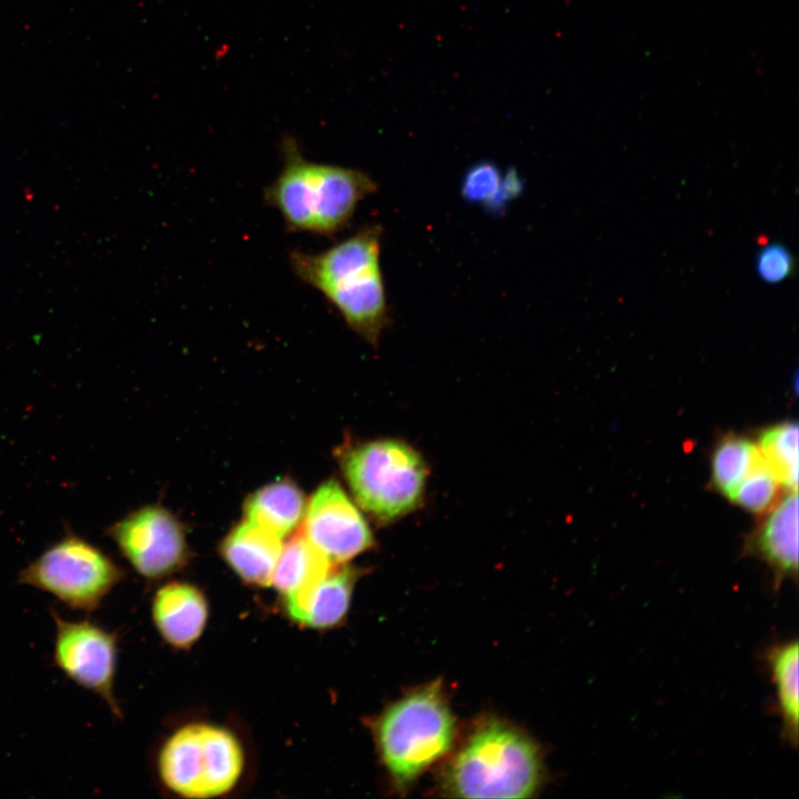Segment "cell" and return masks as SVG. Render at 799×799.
I'll return each instance as SVG.
<instances>
[{"mask_svg": "<svg viewBox=\"0 0 799 799\" xmlns=\"http://www.w3.org/2000/svg\"><path fill=\"white\" fill-rule=\"evenodd\" d=\"M381 242V226L368 225L323 252L290 253L293 273L322 293L348 327L375 346L390 323Z\"/></svg>", "mask_w": 799, "mask_h": 799, "instance_id": "6da1fadb", "label": "cell"}, {"mask_svg": "<svg viewBox=\"0 0 799 799\" xmlns=\"http://www.w3.org/2000/svg\"><path fill=\"white\" fill-rule=\"evenodd\" d=\"M281 151L282 170L264 188L263 198L290 232L334 235L350 224L358 203L377 190L361 170L309 161L294 138L285 136Z\"/></svg>", "mask_w": 799, "mask_h": 799, "instance_id": "7a4b0ae2", "label": "cell"}, {"mask_svg": "<svg viewBox=\"0 0 799 799\" xmlns=\"http://www.w3.org/2000/svg\"><path fill=\"white\" fill-rule=\"evenodd\" d=\"M542 781L537 747L502 722L477 729L453 760L446 785L463 798H528Z\"/></svg>", "mask_w": 799, "mask_h": 799, "instance_id": "3957f363", "label": "cell"}, {"mask_svg": "<svg viewBox=\"0 0 799 799\" xmlns=\"http://www.w3.org/2000/svg\"><path fill=\"white\" fill-rule=\"evenodd\" d=\"M455 731L441 684L435 682L391 705L375 729L383 762L398 786H407L447 754Z\"/></svg>", "mask_w": 799, "mask_h": 799, "instance_id": "277c9868", "label": "cell"}, {"mask_svg": "<svg viewBox=\"0 0 799 799\" xmlns=\"http://www.w3.org/2000/svg\"><path fill=\"white\" fill-rule=\"evenodd\" d=\"M340 464L356 503L375 520L391 523L422 503L427 467L418 452L398 439H376L343 452Z\"/></svg>", "mask_w": 799, "mask_h": 799, "instance_id": "5b68a950", "label": "cell"}, {"mask_svg": "<svg viewBox=\"0 0 799 799\" xmlns=\"http://www.w3.org/2000/svg\"><path fill=\"white\" fill-rule=\"evenodd\" d=\"M243 766L237 738L209 724H191L176 730L162 746L158 759L162 782L186 798L229 792L237 783Z\"/></svg>", "mask_w": 799, "mask_h": 799, "instance_id": "8992f818", "label": "cell"}, {"mask_svg": "<svg viewBox=\"0 0 799 799\" xmlns=\"http://www.w3.org/2000/svg\"><path fill=\"white\" fill-rule=\"evenodd\" d=\"M123 572L100 547L68 533L30 562L18 583L54 596L69 608L93 611Z\"/></svg>", "mask_w": 799, "mask_h": 799, "instance_id": "52a82bcc", "label": "cell"}, {"mask_svg": "<svg viewBox=\"0 0 799 799\" xmlns=\"http://www.w3.org/2000/svg\"><path fill=\"white\" fill-rule=\"evenodd\" d=\"M122 556L143 577L158 579L182 567L189 557L179 519L159 505L140 507L107 529Z\"/></svg>", "mask_w": 799, "mask_h": 799, "instance_id": "ba28073f", "label": "cell"}, {"mask_svg": "<svg viewBox=\"0 0 799 799\" xmlns=\"http://www.w3.org/2000/svg\"><path fill=\"white\" fill-rule=\"evenodd\" d=\"M55 624L54 665L70 680L101 697L112 714L121 717L113 685L117 668V636L90 619L68 620L52 610Z\"/></svg>", "mask_w": 799, "mask_h": 799, "instance_id": "9c48e42d", "label": "cell"}, {"mask_svg": "<svg viewBox=\"0 0 799 799\" xmlns=\"http://www.w3.org/2000/svg\"><path fill=\"white\" fill-rule=\"evenodd\" d=\"M302 533L333 565L372 548V530L338 482L321 484L306 503Z\"/></svg>", "mask_w": 799, "mask_h": 799, "instance_id": "30bf717a", "label": "cell"}, {"mask_svg": "<svg viewBox=\"0 0 799 799\" xmlns=\"http://www.w3.org/2000/svg\"><path fill=\"white\" fill-rule=\"evenodd\" d=\"M357 570L334 565L320 580L284 595L287 615L296 623L325 629L342 621L348 610Z\"/></svg>", "mask_w": 799, "mask_h": 799, "instance_id": "8fae6325", "label": "cell"}, {"mask_svg": "<svg viewBox=\"0 0 799 799\" xmlns=\"http://www.w3.org/2000/svg\"><path fill=\"white\" fill-rule=\"evenodd\" d=\"M152 618L160 635L173 647L188 648L203 633L208 603L203 593L186 583H170L152 600Z\"/></svg>", "mask_w": 799, "mask_h": 799, "instance_id": "7c38bea8", "label": "cell"}, {"mask_svg": "<svg viewBox=\"0 0 799 799\" xmlns=\"http://www.w3.org/2000/svg\"><path fill=\"white\" fill-rule=\"evenodd\" d=\"M282 538L243 520L223 538L220 552L224 562L246 584L267 587L282 550Z\"/></svg>", "mask_w": 799, "mask_h": 799, "instance_id": "4fadbf2b", "label": "cell"}, {"mask_svg": "<svg viewBox=\"0 0 799 799\" xmlns=\"http://www.w3.org/2000/svg\"><path fill=\"white\" fill-rule=\"evenodd\" d=\"M751 550L763 559L778 588L798 575V497L789 494L772 509L751 542Z\"/></svg>", "mask_w": 799, "mask_h": 799, "instance_id": "5bb4252c", "label": "cell"}, {"mask_svg": "<svg viewBox=\"0 0 799 799\" xmlns=\"http://www.w3.org/2000/svg\"><path fill=\"white\" fill-rule=\"evenodd\" d=\"M305 507L301 488L292 479L283 478L256 489L246 498L244 520L283 538L302 523Z\"/></svg>", "mask_w": 799, "mask_h": 799, "instance_id": "9a60e30c", "label": "cell"}, {"mask_svg": "<svg viewBox=\"0 0 799 799\" xmlns=\"http://www.w3.org/2000/svg\"><path fill=\"white\" fill-rule=\"evenodd\" d=\"M767 663L776 688L782 736L796 747L799 720V647L797 640L771 647Z\"/></svg>", "mask_w": 799, "mask_h": 799, "instance_id": "2e32d148", "label": "cell"}, {"mask_svg": "<svg viewBox=\"0 0 799 799\" xmlns=\"http://www.w3.org/2000/svg\"><path fill=\"white\" fill-rule=\"evenodd\" d=\"M334 565L299 532L282 546L272 583L289 595L324 577Z\"/></svg>", "mask_w": 799, "mask_h": 799, "instance_id": "e0dca14e", "label": "cell"}, {"mask_svg": "<svg viewBox=\"0 0 799 799\" xmlns=\"http://www.w3.org/2000/svg\"><path fill=\"white\" fill-rule=\"evenodd\" d=\"M761 459L758 446L751 441L736 435L726 436L711 457L712 483L728 497Z\"/></svg>", "mask_w": 799, "mask_h": 799, "instance_id": "ac0fdd59", "label": "cell"}, {"mask_svg": "<svg viewBox=\"0 0 799 799\" xmlns=\"http://www.w3.org/2000/svg\"><path fill=\"white\" fill-rule=\"evenodd\" d=\"M760 455L780 485L797 492L798 425L783 422L765 429L757 445Z\"/></svg>", "mask_w": 799, "mask_h": 799, "instance_id": "d6986e66", "label": "cell"}, {"mask_svg": "<svg viewBox=\"0 0 799 799\" xmlns=\"http://www.w3.org/2000/svg\"><path fill=\"white\" fill-rule=\"evenodd\" d=\"M780 483L763 459L732 489L728 498L752 513L767 510L778 495Z\"/></svg>", "mask_w": 799, "mask_h": 799, "instance_id": "ffe728a7", "label": "cell"}, {"mask_svg": "<svg viewBox=\"0 0 799 799\" xmlns=\"http://www.w3.org/2000/svg\"><path fill=\"white\" fill-rule=\"evenodd\" d=\"M755 264L757 275L770 284L785 281L795 267L790 251L779 243L765 245L757 254Z\"/></svg>", "mask_w": 799, "mask_h": 799, "instance_id": "44dd1931", "label": "cell"}, {"mask_svg": "<svg viewBox=\"0 0 799 799\" xmlns=\"http://www.w3.org/2000/svg\"><path fill=\"white\" fill-rule=\"evenodd\" d=\"M497 170L490 164L473 168L464 182L463 193L472 201H487L500 189Z\"/></svg>", "mask_w": 799, "mask_h": 799, "instance_id": "7402d4cb", "label": "cell"}]
</instances>
